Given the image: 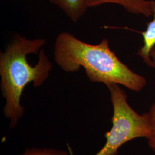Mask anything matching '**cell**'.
I'll use <instances>...</instances> for the list:
<instances>
[{
	"label": "cell",
	"instance_id": "6da1fadb",
	"mask_svg": "<svg viewBox=\"0 0 155 155\" xmlns=\"http://www.w3.org/2000/svg\"><path fill=\"white\" fill-rule=\"evenodd\" d=\"M45 43L44 39L16 35L0 54V88L5 100L3 113L10 128L15 127L24 114L21 98L25 86L32 83L40 87L50 76L52 64L41 50Z\"/></svg>",
	"mask_w": 155,
	"mask_h": 155
},
{
	"label": "cell",
	"instance_id": "7a4b0ae2",
	"mask_svg": "<svg viewBox=\"0 0 155 155\" xmlns=\"http://www.w3.org/2000/svg\"><path fill=\"white\" fill-rule=\"evenodd\" d=\"M54 59L65 72H77L83 67L89 81L94 83L120 84L134 91L142 90L147 84L143 76L133 72L118 58L107 39L90 45L72 33L63 32L56 39Z\"/></svg>",
	"mask_w": 155,
	"mask_h": 155
},
{
	"label": "cell",
	"instance_id": "3957f363",
	"mask_svg": "<svg viewBox=\"0 0 155 155\" xmlns=\"http://www.w3.org/2000/svg\"><path fill=\"white\" fill-rule=\"evenodd\" d=\"M106 86L113 106L112 127L105 134V144L95 155H118L123 145L134 139H148L152 134L148 112L140 114L134 110L127 102V95L119 84Z\"/></svg>",
	"mask_w": 155,
	"mask_h": 155
},
{
	"label": "cell",
	"instance_id": "277c9868",
	"mask_svg": "<svg viewBox=\"0 0 155 155\" xmlns=\"http://www.w3.org/2000/svg\"><path fill=\"white\" fill-rule=\"evenodd\" d=\"M116 4L124 7L127 11L145 17L153 15L152 1L148 0H87L88 7H94L104 4Z\"/></svg>",
	"mask_w": 155,
	"mask_h": 155
},
{
	"label": "cell",
	"instance_id": "5b68a950",
	"mask_svg": "<svg viewBox=\"0 0 155 155\" xmlns=\"http://www.w3.org/2000/svg\"><path fill=\"white\" fill-rule=\"evenodd\" d=\"M58 6L72 22H78L89 8L87 0H49Z\"/></svg>",
	"mask_w": 155,
	"mask_h": 155
},
{
	"label": "cell",
	"instance_id": "8992f818",
	"mask_svg": "<svg viewBox=\"0 0 155 155\" xmlns=\"http://www.w3.org/2000/svg\"><path fill=\"white\" fill-rule=\"evenodd\" d=\"M152 9L153 18L148 24L147 30L141 32L144 38V45L137 54L143 59L144 62L148 66L155 67L150 58V51L155 45V1H152Z\"/></svg>",
	"mask_w": 155,
	"mask_h": 155
},
{
	"label": "cell",
	"instance_id": "52a82bcc",
	"mask_svg": "<svg viewBox=\"0 0 155 155\" xmlns=\"http://www.w3.org/2000/svg\"><path fill=\"white\" fill-rule=\"evenodd\" d=\"M19 155H68V153L65 150L54 148H32L27 149L23 153Z\"/></svg>",
	"mask_w": 155,
	"mask_h": 155
},
{
	"label": "cell",
	"instance_id": "ba28073f",
	"mask_svg": "<svg viewBox=\"0 0 155 155\" xmlns=\"http://www.w3.org/2000/svg\"><path fill=\"white\" fill-rule=\"evenodd\" d=\"M150 118L152 134L148 140V145L150 150L155 153V102L150 107L148 112Z\"/></svg>",
	"mask_w": 155,
	"mask_h": 155
},
{
	"label": "cell",
	"instance_id": "9c48e42d",
	"mask_svg": "<svg viewBox=\"0 0 155 155\" xmlns=\"http://www.w3.org/2000/svg\"><path fill=\"white\" fill-rule=\"evenodd\" d=\"M150 58L152 60L155 67V47H154L150 51Z\"/></svg>",
	"mask_w": 155,
	"mask_h": 155
}]
</instances>
